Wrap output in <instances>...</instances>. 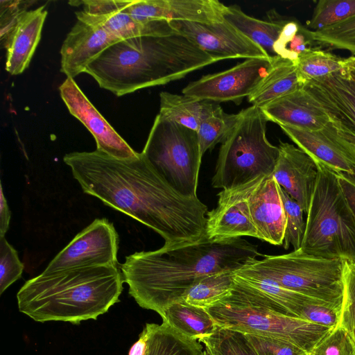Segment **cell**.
Segmentation results:
<instances>
[{
	"instance_id": "6da1fadb",
	"label": "cell",
	"mask_w": 355,
	"mask_h": 355,
	"mask_svg": "<svg viewBox=\"0 0 355 355\" xmlns=\"http://www.w3.org/2000/svg\"><path fill=\"white\" fill-rule=\"evenodd\" d=\"M63 161L85 193L150 227L164 245L196 241L205 234L207 207L175 191L142 153L121 159L97 150L73 152Z\"/></svg>"
},
{
	"instance_id": "7a4b0ae2",
	"label": "cell",
	"mask_w": 355,
	"mask_h": 355,
	"mask_svg": "<svg viewBox=\"0 0 355 355\" xmlns=\"http://www.w3.org/2000/svg\"><path fill=\"white\" fill-rule=\"evenodd\" d=\"M260 255L258 246L245 239H209L204 234L196 241L131 254L125 257L121 270L137 303L162 316L202 277L236 270Z\"/></svg>"
},
{
	"instance_id": "3957f363",
	"label": "cell",
	"mask_w": 355,
	"mask_h": 355,
	"mask_svg": "<svg viewBox=\"0 0 355 355\" xmlns=\"http://www.w3.org/2000/svg\"><path fill=\"white\" fill-rule=\"evenodd\" d=\"M219 60L179 33L119 41L86 69L99 87L117 96L182 78Z\"/></svg>"
},
{
	"instance_id": "277c9868",
	"label": "cell",
	"mask_w": 355,
	"mask_h": 355,
	"mask_svg": "<svg viewBox=\"0 0 355 355\" xmlns=\"http://www.w3.org/2000/svg\"><path fill=\"white\" fill-rule=\"evenodd\" d=\"M124 281L117 266H90L42 272L17 294L20 312L36 322L79 324L96 320L119 302Z\"/></svg>"
},
{
	"instance_id": "5b68a950",
	"label": "cell",
	"mask_w": 355,
	"mask_h": 355,
	"mask_svg": "<svg viewBox=\"0 0 355 355\" xmlns=\"http://www.w3.org/2000/svg\"><path fill=\"white\" fill-rule=\"evenodd\" d=\"M315 164L318 177L300 249L319 257L355 261V216L335 172Z\"/></svg>"
},
{
	"instance_id": "8992f818",
	"label": "cell",
	"mask_w": 355,
	"mask_h": 355,
	"mask_svg": "<svg viewBox=\"0 0 355 355\" xmlns=\"http://www.w3.org/2000/svg\"><path fill=\"white\" fill-rule=\"evenodd\" d=\"M268 119L252 105L241 116L219 150L211 185L229 189L272 174L279 150L266 137Z\"/></svg>"
},
{
	"instance_id": "52a82bcc",
	"label": "cell",
	"mask_w": 355,
	"mask_h": 355,
	"mask_svg": "<svg viewBox=\"0 0 355 355\" xmlns=\"http://www.w3.org/2000/svg\"><path fill=\"white\" fill-rule=\"evenodd\" d=\"M344 261L309 254L301 249L263 255L245 266L282 286L332 305L340 312Z\"/></svg>"
},
{
	"instance_id": "ba28073f",
	"label": "cell",
	"mask_w": 355,
	"mask_h": 355,
	"mask_svg": "<svg viewBox=\"0 0 355 355\" xmlns=\"http://www.w3.org/2000/svg\"><path fill=\"white\" fill-rule=\"evenodd\" d=\"M207 311L218 327L277 338L307 354L333 329L277 312L231 293Z\"/></svg>"
},
{
	"instance_id": "9c48e42d",
	"label": "cell",
	"mask_w": 355,
	"mask_h": 355,
	"mask_svg": "<svg viewBox=\"0 0 355 355\" xmlns=\"http://www.w3.org/2000/svg\"><path fill=\"white\" fill-rule=\"evenodd\" d=\"M141 153L175 191L184 196L198 197L202 157L196 131L158 114Z\"/></svg>"
},
{
	"instance_id": "30bf717a",
	"label": "cell",
	"mask_w": 355,
	"mask_h": 355,
	"mask_svg": "<svg viewBox=\"0 0 355 355\" xmlns=\"http://www.w3.org/2000/svg\"><path fill=\"white\" fill-rule=\"evenodd\" d=\"M275 57L248 58L229 69L203 76L189 83L182 94L200 101L239 105L267 76Z\"/></svg>"
},
{
	"instance_id": "8fae6325",
	"label": "cell",
	"mask_w": 355,
	"mask_h": 355,
	"mask_svg": "<svg viewBox=\"0 0 355 355\" xmlns=\"http://www.w3.org/2000/svg\"><path fill=\"white\" fill-rule=\"evenodd\" d=\"M119 236L106 218H96L49 262L44 272L90 267L117 266Z\"/></svg>"
},
{
	"instance_id": "7c38bea8",
	"label": "cell",
	"mask_w": 355,
	"mask_h": 355,
	"mask_svg": "<svg viewBox=\"0 0 355 355\" xmlns=\"http://www.w3.org/2000/svg\"><path fill=\"white\" fill-rule=\"evenodd\" d=\"M169 22L178 33L219 61L229 58L270 57L263 49L224 19L209 24Z\"/></svg>"
},
{
	"instance_id": "4fadbf2b",
	"label": "cell",
	"mask_w": 355,
	"mask_h": 355,
	"mask_svg": "<svg viewBox=\"0 0 355 355\" xmlns=\"http://www.w3.org/2000/svg\"><path fill=\"white\" fill-rule=\"evenodd\" d=\"M234 272L231 294L244 300L297 318H300L303 308L309 304L327 305L336 309L325 302L285 288L245 266Z\"/></svg>"
},
{
	"instance_id": "5bb4252c",
	"label": "cell",
	"mask_w": 355,
	"mask_h": 355,
	"mask_svg": "<svg viewBox=\"0 0 355 355\" xmlns=\"http://www.w3.org/2000/svg\"><path fill=\"white\" fill-rule=\"evenodd\" d=\"M126 1L84 0L70 1L83 6V10L76 12L82 18L101 26L119 41L142 36H162L177 31L165 20L138 21L125 10Z\"/></svg>"
},
{
	"instance_id": "9a60e30c",
	"label": "cell",
	"mask_w": 355,
	"mask_h": 355,
	"mask_svg": "<svg viewBox=\"0 0 355 355\" xmlns=\"http://www.w3.org/2000/svg\"><path fill=\"white\" fill-rule=\"evenodd\" d=\"M264 176L235 188L223 189L217 194V206L207 214L205 234L209 239L259 238L250 218L248 201L251 192Z\"/></svg>"
},
{
	"instance_id": "2e32d148",
	"label": "cell",
	"mask_w": 355,
	"mask_h": 355,
	"mask_svg": "<svg viewBox=\"0 0 355 355\" xmlns=\"http://www.w3.org/2000/svg\"><path fill=\"white\" fill-rule=\"evenodd\" d=\"M59 90L69 113L94 137L97 150L121 159L137 155L92 104L73 78H67Z\"/></svg>"
},
{
	"instance_id": "e0dca14e",
	"label": "cell",
	"mask_w": 355,
	"mask_h": 355,
	"mask_svg": "<svg viewBox=\"0 0 355 355\" xmlns=\"http://www.w3.org/2000/svg\"><path fill=\"white\" fill-rule=\"evenodd\" d=\"M279 126L315 163L336 172L355 173V146L345 139L331 121L318 130Z\"/></svg>"
},
{
	"instance_id": "ac0fdd59",
	"label": "cell",
	"mask_w": 355,
	"mask_h": 355,
	"mask_svg": "<svg viewBox=\"0 0 355 355\" xmlns=\"http://www.w3.org/2000/svg\"><path fill=\"white\" fill-rule=\"evenodd\" d=\"M342 132L355 136V77L346 69L302 86Z\"/></svg>"
},
{
	"instance_id": "d6986e66",
	"label": "cell",
	"mask_w": 355,
	"mask_h": 355,
	"mask_svg": "<svg viewBox=\"0 0 355 355\" xmlns=\"http://www.w3.org/2000/svg\"><path fill=\"white\" fill-rule=\"evenodd\" d=\"M225 6L217 0H132L126 1L125 10L138 21L209 24L223 19Z\"/></svg>"
},
{
	"instance_id": "ffe728a7",
	"label": "cell",
	"mask_w": 355,
	"mask_h": 355,
	"mask_svg": "<svg viewBox=\"0 0 355 355\" xmlns=\"http://www.w3.org/2000/svg\"><path fill=\"white\" fill-rule=\"evenodd\" d=\"M76 19L60 49V70L67 78L73 79L85 73L105 50L119 41L96 24Z\"/></svg>"
},
{
	"instance_id": "44dd1931",
	"label": "cell",
	"mask_w": 355,
	"mask_h": 355,
	"mask_svg": "<svg viewBox=\"0 0 355 355\" xmlns=\"http://www.w3.org/2000/svg\"><path fill=\"white\" fill-rule=\"evenodd\" d=\"M278 148L279 155L272 175L306 214L318 180L317 164L305 152L293 144L280 141Z\"/></svg>"
},
{
	"instance_id": "7402d4cb",
	"label": "cell",
	"mask_w": 355,
	"mask_h": 355,
	"mask_svg": "<svg viewBox=\"0 0 355 355\" xmlns=\"http://www.w3.org/2000/svg\"><path fill=\"white\" fill-rule=\"evenodd\" d=\"M248 202L258 239L272 245H282L286 217L279 185L272 174L262 178L251 192Z\"/></svg>"
},
{
	"instance_id": "603a6c76",
	"label": "cell",
	"mask_w": 355,
	"mask_h": 355,
	"mask_svg": "<svg viewBox=\"0 0 355 355\" xmlns=\"http://www.w3.org/2000/svg\"><path fill=\"white\" fill-rule=\"evenodd\" d=\"M268 121L306 130H318L329 122L319 103L302 87L261 107Z\"/></svg>"
},
{
	"instance_id": "cb8c5ba5",
	"label": "cell",
	"mask_w": 355,
	"mask_h": 355,
	"mask_svg": "<svg viewBox=\"0 0 355 355\" xmlns=\"http://www.w3.org/2000/svg\"><path fill=\"white\" fill-rule=\"evenodd\" d=\"M47 11L44 6L27 10L19 17L6 41V70L18 75L28 67L41 38Z\"/></svg>"
},
{
	"instance_id": "d4e9b609",
	"label": "cell",
	"mask_w": 355,
	"mask_h": 355,
	"mask_svg": "<svg viewBox=\"0 0 355 355\" xmlns=\"http://www.w3.org/2000/svg\"><path fill=\"white\" fill-rule=\"evenodd\" d=\"M301 87L294 62L276 55L267 76L248 99L252 105L261 108Z\"/></svg>"
},
{
	"instance_id": "484cf974",
	"label": "cell",
	"mask_w": 355,
	"mask_h": 355,
	"mask_svg": "<svg viewBox=\"0 0 355 355\" xmlns=\"http://www.w3.org/2000/svg\"><path fill=\"white\" fill-rule=\"evenodd\" d=\"M161 317L177 331L198 342L212 334L218 327L207 309L182 300L168 306Z\"/></svg>"
},
{
	"instance_id": "4316f807",
	"label": "cell",
	"mask_w": 355,
	"mask_h": 355,
	"mask_svg": "<svg viewBox=\"0 0 355 355\" xmlns=\"http://www.w3.org/2000/svg\"><path fill=\"white\" fill-rule=\"evenodd\" d=\"M216 105L185 95L167 92L159 94V112L164 118L197 132L201 122L214 111Z\"/></svg>"
},
{
	"instance_id": "83f0119b",
	"label": "cell",
	"mask_w": 355,
	"mask_h": 355,
	"mask_svg": "<svg viewBox=\"0 0 355 355\" xmlns=\"http://www.w3.org/2000/svg\"><path fill=\"white\" fill-rule=\"evenodd\" d=\"M223 17L263 49L270 56H275L273 45L286 24V21L258 19L246 15L236 5L226 6Z\"/></svg>"
},
{
	"instance_id": "f1b7e54d",
	"label": "cell",
	"mask_w": 355,
	"mask_h": 355,
	"mask_svg": "<svg viewBox=\"0 0 355 355\" xmlns=\"http://www.w3.org/2000/svg\"><path fill=\"white\" fill-rule=\"evenodd\" d=\"M148 332L145 355H202L200 342L179 333L166 323H146Z\"/></svg>"
},
{
	"instance_id": "f546056e",
	"label": "cell",
	"mask_w": 355,
	"mask_h": 355,
	"mask_svg": "<svg viewBox=\"0 0 355 355\" xmlns=\"http://www.w3.org/2000/svg\"><path fill=\"white\" fill-rule=\"evenodd\" d=\"M235 270H227L207 275L184 294V302L207 309L227 297L234 285Z\"/></svg>"
},
{
	"instance_id": "4dcf8cb0",
	"label": "cell",
	"mask_w": 355,
	"mask_h": 355,
	"mask_svg": "<svg viewBox=\"0 0 355 355\" xmlns=\"http://www.w3.org/2000/svg\"><path fill=\"white\" fill-rule=\"evenodd\" d=\"M343 60L329 52L309 49L294 62L300 85L344 69Z\"/></svg>"
},
{
	"instance_id": "1f68e13d",
	"label": "cell",
	"mask_w": 355,
	"mask_h": 355,
	"mask_svg": "<svg viewBox=\"0 0 355 355\" xmlns=\"http://www.w3.org/2000/svg\"><path fill=\"white\" fill-rule=\"evenodd\" d=\"M241 116V111L237 114H227L216 105L212 113L201 122L197 130L202 157L207 150L225 141Z\"/></svg>"
},
{
	"instance_id": "d6a6232c",
	"label": "cell",
	"mask_w": 355,
	"mask_h": 355,
	"mask_svg": "<svg viewBox=\"0 0 355 355\" xmlns=\"http://www.w3.org/2000/svg\"><path fill=\"white\" fill-rule=\"evenodd\" d=\"M200 343L209 355H258L244 333L218 327Z\"/></svg>"
},
{
	"instance_id": "836d02e7",
	"label": "cell",
	"mask_w": 355,
	"mask_h": 355,
	"mask_svg": "<svg viewBox=\"0 0 355 355\" xmlns=\"http://www.w3.org/2000/svg\"><path fill=\"white\" fill-rule=\"evenodd\" d=\"M304 31L311 40L324 46L344 49L355 56V16L322 30Z\"/></svg>"
},
{
	"instance_id": "e575fe53",
	"label": "cell",
	"mask_w": 355,
	"mask_h": 355,
	"mask_svg": "<svg viewBox=\"0 0 355 355\" xmlns=\"http://www.w3.org/2000/svg\"><path fill=\"white\" fill-rule=\"evenodd\" d=\"M355 16V0H320L313 12L309 27L319 31Z\"/></svg>"
},
{
	"instance_id": "d590c367",
	"label": "cell",
	"mask_w": 355,
	"mask_h": 355,
	"mask_svg": "<svg viewBox=\"0 0 355 355\" xmlns=\"http://www.w3.org/2000/svg\"><path fill=\"white\" fill-rule=\"evenodd\" d=\"M279 193L283 202L286 217V226L283 247L288 250L293 246L294 250L300 249L304 239L306 220L303 217L304 210L280 186Z\"/></svg>"
},
{
	"instance_id": "8d00e7d4",
	"label": "cell",
	"mask_w": 355,
	"mask_h": 355,
	"mask_svg": "<svg viewBox=\"0 0 355 355\" xmlns=\"http://www.w3.org/2000/svg\"><path fill=\"white\" fill-rule=\"evenodd\" d=\"M343 298L338 326L355 341V261H344Z\"/></svg>"
},
{
	"instance_id": "74e56055",
	"label": "cell",
	"mask_w": 355,
	"mask_h": 355,
	"mask_svg": "<svg viewBox=\"0 0 355 355\" xmlns=\"http://www.w3.org/2000/svg\"><path fill=\"white\" fill-rule=\"evenodd\" d=\"M307 355H355V341L342 327L331 330Z\"/></svg>"
},
{
	"instance_id": "f35d334b",
	"label": "cell",
	"mask_w": 355,
	"mask_h": 355,
	"mask_svg": "<svg viewBox=\"0 0 355 355\" xmlns=\"http://www.w3.org/2000/svg\"><path fill=\"white\" fill-rule=\"evenodd\" d=\"M24 264L5 236H0V294L21 278Z\"/></svg>"
},
{
	"instance_id": "ab89813d",
	"label": "cell",
	"mask_w": 355,
	"mask_h": 355,
	"mask_svg": "<svg viewBox=\"0 0 355 355\" xmlns=\"http://www.w3.org/2000/svg\"><path fill=\"white\" fill-rule=\"evenodd\" d=\"M258 355H307L298 347L272 337L245 334Z\"/></svg>"
},
{
	"instance_id": "60d3db41",
	"label": "cell",
	"mask_w": 355,
	"mask_h": 355,
	"mask_svg": "<svg viewBox=\"0 0 355 355\" xmlns=\"http://www.w3.org/2000/svg\"><path fill=\"white\" fill-rule=\"evenodd\" d=\"M33 1H1L0 37L1 44L14 28L21 15L27 11Z\"/></svg>"
},
{
	"instance_id": "b9f144b4",
	"label": "cell",
	"mask_w": 355,
	"mask_h": 355,
	"mask_svg": "<svg viewBox=\"0 0 355 355\" xmlns=\"http://www.w3.org/2000/svg\"><path fill=\"white\" fill-rule=\"evenodd\" d=\"M300 318L334 329L338 326L340 312L329 306L309 304L303 308Z\"/></svg>"
},
{
	"instance_id": "7bdbcfd3",
	"label": "cell",
	"mask_w": 355,
	"mask_h": 355,
	"mask_svg": "<svg viewBox=\"0 0 355 355\" xmlns=\"http://www.w3.org/2000/svg\"><path fill=\"white\" fill-rule=\"evenodd\" d=\"M300 29V25L297 22L293 21L286 22L277 40L274 43L273 52L275 55L286 59V46L299 32Z\"/></svg>"
},
{
	"instance_id": "ee69618b",
	"label": "cell",
	"mask_w": 355,
	"mask_h": 355,
	"mask_svg": "<svg viewBox=\"0 0 355 355\" xmlns=\"http://www.w3.org/2000/svg\"><path fill=\"white\" fill-rule=\"evenodd\" d=\"M302 30L303 32L300 33V29L286 46V60L294 62L300 55L310 49L308 45L310 44L311 39L306 34L304 29Z\"/></svg>"
},
{
	"instance_id": "f6af8a7d",
	"label": "cell",
	"mask_w": 355,
	"mask_h": 355,
	"mask_svg": "<svg viewBox=\"0 0 355 355\" xmlns=\"http://www.w3.org/2000/svg\"><path fill=\"white\" fill-rule=\"evenodd\" d=\"M334 172L345 197L355 216V173Z\"/></svg>"
},
{
	"instance_id": "bcb514c9",
	"label": "cell",
	"mask_w": 355,
	"mask_h": 355,
	"mask_svg": "<svg viewBox=\"0 0 355 355\" xmlns=\"http://www.w3.org/2000/svg\"><path fill=\"white\" fill-rule=\"evenodd\" d=\"M11 212L7 200L3 194L2 184L0 187V236H5L8 230Z\"/></svg>"
},
{
	"instance_id": "7dc6e473",
	"label": "cell",
	"mask_w": 355,
	"mask_h": 355,
	"mask_svg": "<svg viewBox=\"0 0 355 355\" xmlns=\"http://www.w3.org/2000/svg\"><path fill=\"white\" fill-rule=\"evenodd\" d=\"M148 332L144 327L139 339L130 349L128 355H145L147 347Z\"/></svg>"
},
{
	"instance_id": "c3c4849f",
	"label": "cell",
	"mask_w": 355,
	"mask_h": 355,
	"mask_svg": "<svg viewBox=\"0 0 355 355\" xmlns=\"http://www.w3.org/2000/svg\"><path fill=\"white\" fill-rule=\"evenodd\" d=\"M343 64L345 69L355 77V56L344 58Z\"/></svg>"
},
{
	"instance_id": "681fc988",
	"label": "cell",
	"mask_w": 355,
	"mask_h": 355,
	"mask_svg": "<svg viewBox=\"0 0 355 355\" xmlns=\"http://www.w3.org/2000/svg\"><path fill=\"white\" fill-rule=\"evenodd\" d=\"M338 130V129H337ZM339 133L347 140L352 143L355 146V136L348 133L342 132L338 130Z\"/></svg>"
},
{
	"instance_id": "f907efd6",
	"label": "cell",
	"mask_w": 355,
	"mask_h": 355,
	"mask_svg": "<svg viewBox=\"0 0 355 355\" xmlns=\"http://www.w3.org/2000/svg\"><path fill=\"white\" fill-rule=\"evenodd\" d=\"M202 355H209L207 349L204 347Z\"/></svg>"
}]
</instances>
